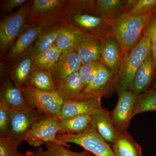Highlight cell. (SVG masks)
<instances>
[{
	"label": "cell",
	"mask_w": 156,
	"mask_h": 156,
	"mask_svg": "<svg viewBox=\"0 0 156 156\" xmlns=\"http://www.w3.org/2000/svg\"><path fill=\"white\" fill-rule=\"evenodd\" d=\"M155 13L146 15L125 13L112 24L113 36L119 44L122 56L139 43L144 30Z\"/></svg>",
	"instance_id": "6da1fadb"
},
{
	"label": "cell",
	"mask_w": 156,
	"mask_h": 156,
	"mask_svg": "<svg viewBox=\"0 0 156 156\" xmlns=\"http://www.w3.org/2000/svg\"><path fill=\"white\" fill-rule=\"evenodd\" d=\"M151 53L150 40L143 36L134 48L123 55L115 79V92L129 90L136 71Z\"/></svg>",
	"instance_id": "7a4b0ae2"
},
{
	"label": "cell",
	"mask_w": 156,
	"mask_h": 156,
	"mask_svg": "<svg viewBox=\"0 0 156 156\" xmlns=\"http://www.w3.org/2000/svg\"><path fill=\"white\" fill-rule=\"evenodd\" d=\"M70 11L67 0H33L26 24L64 22Z\"/></svg>",
	"instance_id": "3957f363"
},
{
	"label": "cell",
	"mask_w": 156,
	"mask_h": 156,
	"mask_svg": "<svg viewBox=\"0 0 156 156\" xmlns=\"http://www.w3.org/2000/svg\"><path fill=\"white\" fill-rule=\"evenodd\" d=\"M33 1H28L22 7L3 17L0 21V55L3 60L26 25V20Z\"/></svg>",
	"instance_id": "277c9868"
},
{
	"label": "cell",
	"mask_w": 156,
	"mask_h": 156,
	"mask_svg": "<svg viewBox=\"0 0 156 156\" xmlns=\"http://www.w3.org/2000/svg\"><path fill=\"white\" fill-rule=\"evenodd\" d=\"M56 139L65 144L73 143L80 146L95 156H116L109 144L100 136L91 124L82 133H63L57 135Z\"/></svg>",
	"instance_id": "5b68a950"
},
{
	"label": "cell",
	"mask_w": 156,
	"mask_h": 156,
	"mask_svg": "<svg viewBox=\"0 0 156 156\" xmlns=\"http://www.w3.org/2000/svg\"><path fill=\"white\" fill-rule=\"evenodd\" d=\"M21 92L26 102L31 108L36 109L46 115L58 119L64 101L57 92L41 91L29 83L25 84Z\"/></svg>",
	"instance_id": "8992f818"
},
{
	"label": "cell",
	"mask_w": 156,
	"mask_h": 156,
	"mask_svg": "<svg viewBox=\"0 0 156 156\" xmlns=\"http://www.w3.org/2000/svg\"><path fill=\"white\" fill-rule=\"evenodd\" d=\"M48 25L26 24L22 32L2 60V64L10 65L24 56L30 55L38 37Z\"/></svg>",
	"instance_id": "52a82bcc"
},
{
	"label": "cell",
	"mask_w": 156,
	"mask_h": 156,
	"mask_svg": "<svg viewBox=\"0 0 156 156\" xmlns=\"http://www.w3.org/2000/svg\"><path fill=\"white\" fill-rule=\"evenodd\" d=\"M64 22L84 34L103 38L113 36L112 26L106 23L98 15L75 13L70 10Z\"/></svg>",
	"instance_id": "ba28073f"
},
{
	"label": "cell",
	"mask_w": 156,
	"mask_h": 156,
	"mask_svg": "<svg viewBox=\"0 0 156 156\" xmlns=\"http://www.w3.org/2000/svg\"><path fill=\"white\" fill-rule=\"evenodd\" d=\"M59 120L58 118L52 116L45 117L32 126L24 136L23 141L35 147L47 142L61 143L56 139L57 134L60 133Z\"/></svg>",
	"instance_id": "9c48e42d"
},
{
	"label": "cell",
	"mask_w": 156,
	"mask_h": 156,
	"mask_svg": "<svg viewBox=\"0 0 156 156\" xmlns=\"http://www.w3.org/2000/svg\"><path fill=\"white\" fill-rule=\"evenodd\" d=\"M46 116V115L33 108L24 111L14 112L5 137L9 138L18 147L32 126Z\"/></svg>",
	"instance_id": "30bf717a"
},
{
	"label": "cell",
	"mask_w": 156,
	"mask_h": 156,
	"mask_svg": "<svg viewBox=\"0 0 156 156\" xmlns=\"http://www.w3.org/2000/svg\"><path fill=\"white\" fill-rule=\"evenodd\" d=\"M115 92V79L111 72L102 64L94 80L84 88L79 101L110 97Z\"/></svg>",
	"instance_id": "8fae6325"
},
{
	"label": "cell",
	"mask_w": 156,
	"mask_h": 156,
	"mask_svg": "<svg viewBox=\"0 0 156 156\" xmlns=\"http://www.w3.org/2000/svg\"><path fill=\"white\" fill-rule=\"evenodd\" d=\"M115 107L111 115L113 124L119 133L127 131L133 118V112L136 96L130 91L119 93Z\"/></svg>",
	"instance_id": "7c38bea8"
},
{
	"label": "cell",
	"mask_w": 156,
	"mask_h": 156,
	"mask_svg": "<svg viewBox=\"0 0 156 156\" xmlns=\"http://www.w3.org/2000/svg\"><path fill=\"white\" fill-rule=\"evenodd\" d=\"M105 38L84 34L79 37L74 49L80 56L82 65L101 61V51Z\"/></svg>",
	"instance_id": "4fadbf2b"
},
{
	"label": "cell",
	"mask_w": 156,
	"mask_h": 156,
	"mask_svg": "<svg viewBox=\"0 0 156 156\" xmlns=\"http://www.w3.org/2000/svg\"><path fill=\"white\" fill-rule=\"evenodd\" d=\"M0 108L17 112L31 108L27 105L20 90L11 79H6L1 84Z\"/></svg>",
	"instance_id": "5bb4252c"
},
{
	"label": "cell",
	"mask_w": 156,
	"mask_h": 156,
	"mask_svg": "<svg viewBox=\"0 0 156 156\" xmlns=\"http://www.w3.org/2000/svg\"><path fill=\"white\" fill-rule=\"evenodd\" d=\"M82 66L80 56L73 49L62 53L58 62L50 73L56 84L71 75L79 72Z\"/></svg>",
	"instance_id": "9a60e30c"
},
{
	"label": "cell",
	"mask_w": 156,
	"mask_h": 156,
	"mask_svg": "<svg viewBox=\"0 0 156 156\" xmlns=\"http://www.w3.org/2000/svg\"><path fill=\"white\" fill-rule=\"evenodd\" d=\"M155 73V69L154 67L151 53L136 71L129 90L134 95L137 96L150 89Z\"/></svg>",
	"instance_id": "2e32d148"
},
{
	"label": "cell",
	"mask_w": 156,
	"mask_h": 156,
	"mask_svg": "<svg viewBox=\"0 0 156 156\" xmlns=\"http://www.w3.org/2000/svg\"><path fill=\"white\" fill-rule=\"evenodd\" d=\"M90 117L91 124L98 134L108 144L112 145L119 132L115 128L108 112L101 107L93 112Z\"/></svg>",
	"instance_id": "e0dca14e"
},
{
	"label": "cell",
	"mask_w": 156,
	"mask_h": 156,
	"mask_svg": "<svg viewBox=\"0 0 156 156\" xmlns=\"http://www.w3.org/2000/svg\"><path fill=\"white\" fill-rule=\"evenodd\" d=\"M101 98L87 101H63L58 119L82 115H91L93 112L101 107Z\"/></svg>",
	"instance_id": "ac0fdd59"
},
{
	"label": "cell",
	"mask_w": 156,
	"mask_h": 156,
	"mask_svg": "<svg viewBox=\"0 0 156 156\" xmlns=\"http://www.w3.org/2000/svg\"><path fill=\"white\" fill-rule=\"evenodd\" d=\"M122 50L119 44L113 36L105 38L101 51V61L116 78L121 61Z\"/></svg>",
	"instance_id": "d6986e66"
},
{
	"label": "cell",
	"mask_w": 156,
	"mask_h": 156,
	"mask_svg": "<svg viewBox=\"0 0 156 156\" xmlns=\"http://www.w3.org/2000/svg\"><path fill=\"white\" fill-rule=\"evenodd\" d=\"M55 85L56 92L63 101H79L86 87L83 80L79 72L71 75Z\"/></svg>",
	"instance_id": "ffe728a7"
},
{
	"label": "cell",
	"mask_w": 156,
	"mask_h": 156,
	"mask_svg": "<svg viewBox=\"0 0 156 156\" xmlns=\"http://www.w3.org/2000/svg\"><path fill=\"white\" fill-rule=\"evenodd\" d=\"M66 25L65 23L58 22L47 26L37 39L30 55L37 56L48 50L55 44Z\"/></svg>",
	"instance_id": "44dd1931"
},
{
	"label": "cell",
	"mask_w": 156,
	"mask_h": 156,
	"mask_svg": "<svg viewBox=\"0 0 156 156\" xmlns=\"http://www.w3.org/2000/svg\"><path fill=\"white\" fill-rule=\"evenodd\" d=\"M126 0H96V12L110 25L126 13Z\"/></svg>",
	"instance_id": "7402d4cb"
},
{
	"label": "cell",
	"mask_w": 156,
	"mask_h": 156,
	"mask_svg": "<svg viewBox=\"0 0 156 156\" xmlns=\"http://www.w3.org/2000/svg\"><path fill=\"white\" fill-rule=\"evenodd\" d=\"M9 76L14 84L21 91L33 71V64L30 55L24 56L10 65Z\"/></svg>",
	"instance_id": "603a6c76"
},
{
	"label": "cell",
	"mask_w": 156,
	"mask_h": 156,
	"mask_svg": "<svg viewBox=\"0 0 156 156\" xmlns=\"http://www.w3.org/2000/svg\"><path fill=\"white\" fill-rule=\"evenodd\" d=\"M112 147L116 156H142L140 146L127 131L119 133Z\"/></svg>",
	"instance_id": "cb8c5ba5"
},
{
	"label": "cell",
	"mask_w": 156,
	"mask_h": 156,
	"mask_svg": "<svg viewBox=\"0 0 156 156\" xmlns=\"http://www.w3.org/2000/svg\"><path fill=\"white\" fill-rule=\"evenodd\" d=\"M62 53L54 44L37 56H31L34 70L41 69L50 73L58 62Z\"/></svg>",
	"instance_id": "d4e9b609"
},
{
	"label": "cell",
	"mask_w": 156,
	"mask_h": 156,
	"mask_svg": "<svg viewBox=\"0 0 156 156\" xmlns=\"http://www.w3.org/2000/svg\"><path fill=\"white\" fill-rule=\"evenodd\" d=\"M47 149L39 148L35 152L29 151L33 156H91V153L84 151L81 152H76L69 150L65 147L68 145L61 143L49 142L45 144Z\"/></svg>",
	"instance_id": "484cf974"
},
{
	"label": "cell",
	"mask_w": 156,
	"mask_h": 156,
	"mask_svg": "<svg viewBox=\"0 0 156 156\" xmlns=\"http://www.w3.org/2000/svg\"><path fill=\"white\" fill-rule=\"evenodd\" d=\"M91 124L90 115H82L59 120L60 133L79 134L83 132Z\"/></svg>",
	"instance_id": "4316f807"
},
{
	"label": "cell",
	"mask_w": 156,
	"mask_h": 156,
	"mask_svg": "<svg viewBox=\"0 0 156 156\" xmlns=\"http://www.w3.org/2000/svg\"><path fill=\"white\" fill-rule=\"evenodd\" d=\"M28 83L36 89L44 91L56 92V87L49 72L35 69L31 74Z\"/></svg>",
	"instance_id": "83f0119b"
},
{
	"label": "cell",
	"mask_w": 156,
	"mask_h": 156,
	"mask_svg": "<svg viewBox=\"0 0 156 156\" xmlns=\"http://www.w3.org/2000/svg\"><path fill=\"white\" fill-rule=\"evenodd\" d=\"M148 112H156V90L152 88L136 96L133 116Z\"/></svg>",
	"instance_id": "f1b7e54d"
},
{
	"label": "cell",
	"mask_w": 156,
	"mask_h": 156,
	"mask_svg": "<svg viewBox=\"0 0 156 156\" xmlns=\"http://www.w3.org/2000/svg\"><path fill=\"white\" fill-rule=\"evenodd\" d=\"M80 32L67 24L55 42L57 48L64 53L73 50L77 40L82 34Z\"/></svg>",
	"instance_id": "f546056e"
},
{
	"label": "cell",
	"mask_w": 156,
	"mask_h": 156,
	"mask_svg": "<svg viewBox=\"0 0 156 156\" xmlns=\"http://www.w3.org/2000/svg\"><path fill=\"white\" fill-rule=\"evenodd\" d=\"M67 2L73 12L98 15L96 12V0H67Z\"/></svg>",
	"instance_id": "4dcf8cb0"
},
{
	"label": "cell",
	"mask_w": 156,
	"mask_h": 156,
	"mask_svg": "<svg viewBox=\"0 0 156 156\" xmlns=\"http://www.w3.org/2000/svg\"><path fill=\"white\" fill-rule=\"evenodd\" d=\"M102 64L101 61H98L82 66L79 73L83 80L86 87L94 80Z\"/></svg>",
	"instance_id": "1f68e13d"
},
{
	"label": "cell",
	"mask_w": 156,
	"mask_h": 156,
	"mask_svg": "<svg viewBox=\"0 0 156 156\" xmlns=\"http://www.w3.org/2000/svg\"><path fill=\"white\" fill-rule=\"evenodd\" d=\"M143 36L147 37L150 40L153 62L156 70V12L146 26L143 32Z\"/></svg>",
	"instance_id": "d6a6232c"
},
{
	"label": "cell",
	"mask_w": 156,
	"mask_h": 156,
	"mask_svg": "<svg viewBox=\"0 0 156 156\" xmlns=\"http://www.w3.org/2000/svg\"><path fill=\"white\" fill-rule=\"evenodd\" d=\"M156 12V0H137L131 11L127 13L134 15H146Z\"/></svg>",
	"instance_id": "836d02e7"
},
{
	"label": "cell",
	"mask_w": 156,
	"mask_h": 156,
	"mask_svg": "<svg viewBox=\"0 0 156 156\" xmlns=\"http://www.w3.org/2000/svg\"><path fill=\"white\" fill-rule=\"evenodd\" d=\"M18 147L7 137L0 138V156H26L17 151Z\"/></svg>",
	"instance_id": "e575fe53"
},
{
	"label": "cell",
	"mask_w": 156,
	"mask_h": 156,
	"mask_svg": "<svg viewBox=\"0 0 156 156\" xmlns=\"http://www.w3.org/2000/svg\"><path fill=\"white\" fill-rule=\"evenodd\" d=\"M14 112L0 108V134L1 137H5Z\"/></svg>",
	"instance_id": "d590c367"
},
{
	"label": "cell",
	"mask_w": 156,
	"mask_h": 156,
	"mask_svg": "<svg viewBox=\"0 0 156 156\" xmlns=\"http://www.w3.org/2000/svg\"><path fill=\"white\" fill-rule=\"evenodd\" d=\"M28 1L27 0H3L1 1V13L11 14L16 8H20Z\"/></svg>",
	"instance_id": "8d00e7d4"
},
{
	"label": "cell",
	"mask_w": 156,
	"mask_h": 156,
	"mask_svg": "<svg viewBox=\"0 0 156 156\" xmlns=\"http://www.w3.org/2000/svg\"><path fill=\"white\" fill-rule=\"evenodd\" d=\"M151 87L152 89L156 90V70H155V73L153 81L152 84L151 86Z\"/></svg>",
	"instance_id": "74e56055"
},
{
	"label": "cell",
	"mask_w": 156,
	"mask_h": 156,
	"mask_svg": "<svg viewBox=\"0 0 156 156\" xmlns=\"http://www.w3.org/2000/svg\"><path fill=\"white\" fill-rule=\"evenodd\" d=\"M25 154L26 156H33L32 155L30 154V153L29 151L27 152Z\"/></svg>",
	"instance_id": "f35d334b"
},
{
	"label": "cell",
	"mask_w": 156,
	"mask_h": 156,
	"mask_svg": "<svg viewBox=\"0 0 156 156\" xmlns=\"http://www.w3.org/2000/svg\"><path fill=\"white\" fill-rule=\"evenodd\" d=\"M91 156H95L94 155L92 154L91 155Z\"/></svg>",
	"instance_id": "ab89813d"
}]
</instances>
